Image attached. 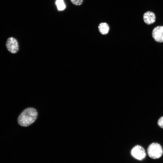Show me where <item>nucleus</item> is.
Segmentation results:
<instances>
[{
    "mask_svg": "<svg viewBox=\"0 0 163 163\" xmlns=\"http://www.w3.org/2000/svg\"><path fill=\"white\" fill-rule=\"evenodd\" d=\"M143 19L144 22L147 25L154 23L156 20V16L155 13L151 11L145 12L143 15Z\"/></svg>",
    "mask_w": 163,
    "mask_h": 163,
    "instance_id": "423d86ee",
    "label": "nucleus"
},
{
    "mask_svg": "<svg viewBox=\"0 0 163 163\" xmlns=\"http://www.w3.org/2000/svg\"><path fill=\"white\" fill-rule=\"evenodd\" d=\"M6 46L8 50L12 53H15L19 50L18 42L17 40L13 37H10L8 39Z\"/></svg>",
    "mask_w": 163,
    "mask_h": 163,
    "instance_id": "20e7f679",
    "label": "nucleus"
},
{
    "mask_svg": "<svg viewBox=\"0 0 163 163\" xmlns=\"http://www.w3.org/2000/svg\"><path fill=\"white\" fill-rule=\"evenodd\" d=\"M152 36L156 42L163 43V26L155 27L152 30Z\"/></svg>",
    "mask_w": 163,
    "mask_h": 163,
    "instance_id": "39448f33",
    "label": "nucleus"
},
{
    "mask_svg": "<svg viewBox=\"0 0 163 163\" xmlns=\"http://www.w3.org/2000/svg\"><path fill=\"white\" fill-rule=\"evenodd\" d=\"M71 2L75 5H80L82 4L83 0H70Z\"/></svg>",
    "mask_w": 163,
    "mask_h": 163,
    "instance_id": "1a4fd4ad",
    "label": "nucleus"
},
{
    "mask_svg": "<svg viewBox=\"0 0 163 163\" xmlns=\"http://www.w3.org/2000/svg\"><path fill=\"white\" fill-rule=\"evenodd\" d=\"M157 124L159 127L163 129V116L159 119L157 122Z\"/></svg>",
    "mask_w": 163,
    "mask_h": 163,
    "instance_id": "9d476101",
    "label": "nucleus"
},
{
    "mask_svg": "<svg viewBox=\"0 0 163 163\" xmlns=\"http://www.w3.org/2000/svg\"><path fill=\"white\" fill-rule=\"evenodd\" d=\"M147 152L150 158L154 159H157L160 158L162 156L163 149L159 143L153 142L148 146Z\"/></svg>",
    "mask_w": 163,
    "mask_h": 163,
    "instance_id": "f03ea898",
    "label": "nucleus"
},
{
    "mask_svg": "<svg viewBox=\"0 0 163 163\" xmlns=\"http://www.w3.org/2000/svg\"><path fill=\"white\" fill-rule=\"evenodd\" d=\"M131 153L132 156L139 160L144 159L146 155L144 148L141 146L139 145L135 146L132 149Z\"/></svg>",
    "mask_w": 163,
    "mask_h": 163,
    "instance_id": "7ed1b4c3",
    "label": "nucleus"
},
{
    "mask_svg": "<svg viewBox=\"0 0 163 163\" xmlns=\"http://www.w3.org/2000/svg\"><path fill=\"white\" fill-rule=\"evenodd\" d=\"M98 28L100 32L103 35L107 34L110 29L109 26L106 23H100L98 26Z\"/></svg>",
    "mask_w": 163,
    "mask_h": 163,
    "instance_id": "0eeeda50",
    "label": "nucleus"
},
{
    "mask_svg": "<svg viewBox=\"0 0 163 163\" xmlns=\"http://www.w3.org/2000/svg\"><path fill=\"white\" fill-rule=\"evenodd\" d=\"M58 9L62 10L65 9V5L63 0H57L56 3Z\"/></svg>",
    "mask_w": 163,
    "mask_h": 163,
    "instance_id": "6e6552de",
    "label": "nucleus"
},
{
    "mask_svg": "<svg viewBox=\"0 0 163 163\" xmlns=\"http://www.w3.org/2000/svg\"><path fill=\"white\" fill-rule=\"evenodd\" d=\"M37 110L32 107L27 108L24 110L18 119V124L23 127L28 126L36 120L37 117Z\"/></svg>",
    "mask_w": 163,
    "mask_h": 163,
    "instance_id": "f257e3e1",
    "label": "nucleus"
}]
</instances>
